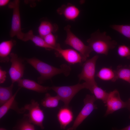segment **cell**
Returning a JSON list of instances; mask_svg holds the SVG:
<instances>
[{
	"label": "cell",
	"instance_id": "1",
	"mask_svg": "<svg viewBox=\"0 0 130 130\" xmlns=\"http://www.w3.org/2000/svg\"><path fill=\"white\" fill-rule=\"evenodd\" d=\"M26 62L34 68L40 74V76L37 78L38 83L40 84L46 80L51 79L54 76L63 73L67 76L71 69L70 66L65 64L61 65L58 68L47 64L35 58H25Z\"/></svg>",
	"mask_w": 130,
	"mask_h": 130
},
{
	"label": "cell",
	"instance_id": "2",
	"mask_svg": "<svg viewBox=\"0 0 130 130\" xmlns=\"http://www.w3.org/2000/svg\"><path fill=\"white\" fill-rule=\"evenodd\" d=\"M87 42L89 46L98 54L107 55L109 51L115 48L117 42L108 35L106 32H101L99 29L92 33Z\"/></svg>",
	"mask_w": 130,
	"mask_h": 130
},
{
	"label": "cell",
	"instance_id": "3",
	"mask_svg": "<svg viewBox=\"0 0 130 130\" xmlns=\"http://www.w3.org/2000/svg\"><path fill=\"white\" fill-rule=\"evenodd\" d=\"M51 88L57 93L60 100L63 102L64 106L68 107L72 99L79 91L83 89H88L89 87L85 82L81 84L79 83L73 85L53 86Z\"/></svg>",
	"mask_w": 130,
	"mask_h": 130
},
{
	"label": "cell",
	"instance_id": "4",
	"mask_svg": "<svg viewBox=\"0 0 130 130\" xmlns=\"http://www.w3.org/2000/svg\"><path fill=\"white\" fill-rule=\"evenodd\" d=\"M65 30L66 33L65 40V44L73 48L78 52L83 57L85 62L93 51L88 45L86 46L71 31V26L69 25L66 26Z\"/></svg>",
	"mask_w": 130,
	"mask_h": 130
},
{
	"label": "cell",
	"instance_id": "5",
	"mask_svg": "<svg viewBox=\"0 0 130 130\" xmlns=\"http://www.w3.org/2000/svg\"><path fill=\"white\" fill-rule=\"evenodd\" d=\"M98 58V56L96 55L87 60L83 64L82 71L78 75L79 81H84L89 86L90 89L97 84L95 76L96 63Z\"/></svg>",
	"mask_w": 130,
	"mask_h": 130
},
{
	"label": "cell",
	"instance_id": "6",
	"mask_svg": "<svg viewBox=\"0 0 130 130\" xmlns=\"http://www.w3.org/2000/svg\"><path fill=\"white\" fill-rule=\"evenodd\" d=\"M24 107L28 113L24 115L31 123L44 129L43 123L45 116L43 111L40 109L39 104L34 100H32L30 104H26Z\"/></svg>",
	"mask_w": 130,
	"mask_h": 130
},
{
	"label": "cell",
	"instance_id": "7",
	"mask_svg": "<svg viewBox=\"0 0 130 130\" xmlns=\"http://www.w3.org/2000/svg\"><path fill=\"white\" fill-rule=\"evenodd\" d=\"M20 2L19 0H15L11 2L9 4V8L13 9L10 34L12 37L16 36L18 39L22 40L25 33L22 32L21 30Z\"/></svg>",
	"mask_w": 130,
	"mask_h": 130
},
{
	"label": "cell",
	"instance_id": "8",
	"mask_svg": "<svg viewBox=\"0 0 130 130\" xmlns=\"http://www.w3.org/2000/svg\"><path fill=\"white\" fill-rule=\"evenodd\" d=\"M96 100L94 95H86L83 101L84 107L76 118L72 126L67 130H75L94 110L97 109V105L94 104Z\"/></svg>",
	"mask_w": 130,
	"mask_h": 130
},
{
	"label": "cell",
	"instance_id": "9",
	"mask_svg": "<svg viewBox=\"0 0 130 130\" xmlns=\"http://www.w3.org/2000/svg\"><path fill=\"white\" fill-rule=\"evenodd\" d=\"M11 65L8 73L12 83L14 84L21 79L25 69V65L23 59L19 57L17 54L11 53L10 55Z\"/></svg>",
	"mask_w": 130,
	"mask_h": 130
},
{
	"label": "cell",
	"instance_id": "10",
	"mask_svg": "<svg viewBox=\"0 0 130 130\" xmlns=\"http://www.w3.org/2000/svg\"><path fill=\"white\" fill-rule=\"evenodd\" d=\"M105 104L107 108L104 115L105 117L127 107L126 102L121 99L119 92L116 89L109 93Z\"/></svg>",
	"mask_w": 130,
	"mask_h": 130
},
{
	"label": "cell",
	"instance_id": "11",
	"mask_svg": "<svg viewBox=\"0 0 130 130\" xmlns=\"http://www.w3.org/2000/svg\"><path fill=\"white\" fill-rule=\"evenodd\" d=\"M54 50L57 57H62L70 64H82L85 62L81 55L74 50L70 49H63L60 46Z\"/></svg>",
	"mask_w": 130,
	"mask_h": 130
},
{
	"label": "cell",
	"instance_id": "12",
	"mask_svg": "<svg viewBox=\"0 0 130 130\" xmlns=\"http://www.w3.org/2000/svg\"><path fill=\"white\" fill-rule=\"evenodd\" d=\"M21 88L19 87L10 99L0 106V119H1L10 109L14 110L19 114L23 113L26 111L23 107L21 108H20L18 107L17 102L15 100L16 96Z\"/></svg>",
	"mask_w": 130,
	"mask_h": 130
},
{
	"label": "cell",
	"instance_id": "13",
	"mask_svg": "<svg viewBox=\"0 0 130 130\" xmlns=\"http://www.w3.org/2000/svg\"><path fill=\"white\" fill-rule=\"evenodd\" d=\"M17 82L18 86L39 93L47 92L51 89V87L42 85L33 80L27 79H21Z\"/></svg>",
	"mask_w": 130,
	"mask_h": 130
},
{
	"label": "cell",
	"instance_id": "14",
	"mask_svg": "<svg viewBox=\"0 0 130 130\" xmlns=\"http://www.w3.org/2000/svg\"><path fill=\"white\" fill-rule=\"evenodd\" d=\"M57 117L61 128L65 129L72 121L74 116L71 108L69 106H64L59 109Z\"/></svg>",
	"mask_w": 130,
	"mask_h": 130
},
{
	"label": "cell",
	"instance_id": "15",
	"mask_svg": "<svg viewBox=\"0 0 130 130\" xmlns=\"http://www.w3.org/2000/svg\"><path fill=\"white\" fill-rule=\"evenodd\" d=\"M57 11L59 14L63 15L69 20H74L80 13V10L77 7L70 4L62 5L57 9Z\"/></svg>",
	"mask_w": 130,
	"mask_h": 130
},
{
	"label": "cell",
	"instance_id": "16",
	"mask_svg": "<svg viewBox=\"0 0 130 130\" xmlns=\"http://www.w3.org/2000/svg\"><path fill=\"white\" fill-rule=\"evenodd\" d=\"M16 41L11 39L3 41L0 44V62L6 63L10 61V55L13 47L16 45Z\"/></svg>",
	"mask_w": 130,
	"mask_h": 130
},
{
	"label": "cell",
	"instance_id": "17",
	"mask_svg": "<svg viewBox=\"0 0 130 130\" xmlns=\"http://www.w3.org/2000/svg\"><path fill=\"white\" fill-rule=\"evenodd\" d=\"M30 40L32 42L35 46L45 48L47 50H54L53 47L47 44L43 38L40 36L34 35L32 30L25 33L23 38L22 40L24 41Z\"/></svg>",
	"mask_w": 130,
	"mask_h": 130
},
{
	"label": "cell",
	"instance_id": "18",
	"mask_svg": "<svg viewBox=\"0 0 130 130\" xmlns=\"http://www.w3.org/2000/svg\"><path fill=\"white\" fill-rule=\"evenodd\" d=\"M96 76L104 81L114 82L118 79L116 70L108 67H104L101 68L97 73Z\"/></svg>",
	"mask_w": 130,
	"mask_h": 130
},
{
	"label": "cell",
	"instance_id": "19",
	"mask_svg": "<svg viewBox=\"0 0 130 130\" xmlns=\"http://www.w3.org/2000/svg\"><path fill=\"white\" fill-rule=\"evenodd\" d=\"M58 29L57 25L45 20L41 22L38 28V31L40 36L43 38L47 35L56 32Z\"/></svg>",
	"mask_w": 130,
	"mask_h": 130
},
{
	"label": "cell",
	"instance_id": "20",
	"mask_svg": "<svg viewBox=\"0 0 130 130\" xmlns=\"http://www.w3.org/2000/svg\"><path fill=\"white\" fill-rule=\"evenodd\" d=\"M60 100L58 96H52L50 94L46 93L44 98L41 100V104L46 108H55L58 106Z\"/></svg>",
	"mask_w": 130,
	"mask_h": 130
},
{
	"label": "cell",
	"instance_id": "21",
	"mask_svg": "<svg viewBox=\"0 0 130 130\" xmlns=\"http://www.w3.org/2000/svg\"><path fill=\"white\" fill-rule=\"evenodd\" d=\"M13 84L9 86L0 87V105L1 106L10 99L13 96Z\"/></svg>",
	"mask_w": 130,
	"mask_h": 130
},
{
	"label": "cell",
	"instance_id": "22",
	"mask_svg": "<svg viewBox=\"0 0 130 130\" xmlns=\"http://www.w3.org/2000/svg\"><path fill=\"white\" fill-rule=\"evenodd\" d=\"M115 70L118 79L123 80L130 84V66L128 68L119 65Z\"/></svg>",
	"mask_w": 130,
	"mask_h": 130
},
{
	"label": "cell",
	"instance_id": "23",
	"mask_svg": "<svg viewBox=\"0 0 130 130\" xmlns=\"http://www.w3.org/2000/svg\"><path fill=\"white\" fill-rule=\"evenodd\" d=\"M90 91L94 94L96 99L101 100L104 103H106L109 93L98 86L97 84L93 85Z\"/></svg>",
	"mask_w": 130,
	"mask_h": 130
},
{
	"label": "cell",
	"instance_id": "24",
	"mask_svg": "<svg viewBox=\"0 0 130 130\" xmlns=\"http://www.w3.org/2000/svg\"><path fill=\"white\" fill-rule=\"evenodd\" d=\"M14 130H35L33 124L30 122L27 118L24 116L19 121Z\"/></svg>",
	"mask_w": 130,
	"mask_h": 130
},
{
	"label": "cell",
	"instance_id": "25",
	"mask_svg": "<svg viewBox=\"0 0 130 130\" xmlns=\"http://www.w3.org/2000/svg\"><path fill=\"white\" fill-rule=\"evenodd\" d=\"M110 26L113 30L130 39V24H114L111 25Z\"/></svg>",
	"mask_w": 130,
	"mask_h": 130
},
{
	"label": "cell",
	"instance_id": "26",
	"mask_svg": "<svg viewBox=\"0 0 130 130\" xmlns=\"http://www.w3.org/2000/svg\"><path fill=\"white\" fill-rule=\"evenodd\" d=\"M117 53L120 57L130 59V46L124 45H119L117 48Z\"/></svg>",
	"mask_w": 130,
	"mask_h": 130
},
{
	"label": "cell",
	"instance_id": "27",
	"mask_svg": "<svg viewBox=\"0 0 130 130\" xmlns=\"http://www.w3.org/2000/svg\"><path fill=\"white\" fill-rule=\"evenodd\" d=\"M43 38L46 43L49 46L54 48V50L60 45L59 44L57 43L55 37L52 33L47 35Z\"/></svg>",
	"mask_w": 130,
	"mask_h": 130
},
{
	"label": "cell",
	"instance_id": "28",
	"mask_svg": "<svg viewBox=\"0 0 130 130\" xmlns=\"http://www.w3.org/2000/svg\"><path fill=\"white\" fill-rule=\"evenodd\" d=\"M6 72L3 70L1 67H0V83H3L5 81L6 77Z\"/></svg>",
	"mask_w": 130,
	"mask_h": 130
},
{
	"label": "cell",
	"instance_id": "29",
	"mask_svg": "<svg viewBox=\"0 0 130 130\" xmlns=\"http://www.w3.org/2000/svg\"><path fill=\"white\" fill-rule=\"evenodd\" d=\"M9 1V0H0V6H3L7 5Z\"/></svg>",
	"mask_w": 130,
	"mask_h": 130
},
{
	"label": "cell",
	"instance_id": "30",
	"mask_svg": "<svg viewBox=\"0 0 130 130\" xmlns=\"http://www.w3.org/2000/svg\"><path fill=\"white\" fill-rule=\"evenodd\" d=\"M126 102L127 104L126 108H127L130 111V98ZM129 117L130 118V115Z\"/></svg>",
	"mask_w": 130,
	"mask_h": 130
},
{
	"label": "cell",
	"instance_id": "31",
	"mask_svg": "<svg viewBox=\"0 0 130 130\" xmlns=\"http://www.w3.org/2000/svg\"><path fill=\"white\" fill-rule=\"evenodd\" d=\"M113 130H130V125L122 129L118 130L114 129Z\"/></svg>",
	"mask_w": 130,
	"mask_h": 130
},
{
	"label": "cell",
	"instance_id": "32",
	"mask_svg": "<svg viewBox=\"0 0 130 130\" xmlns=\"http://www.w3.org/2000/svg\"><path fill=\"white\" fill-rule=\"evenodd\" d=\"M0 130H7L3 128H0Z\"/></svg>",
	"mask_w": 130,
	"mask_h": 130
}]
</instances>
